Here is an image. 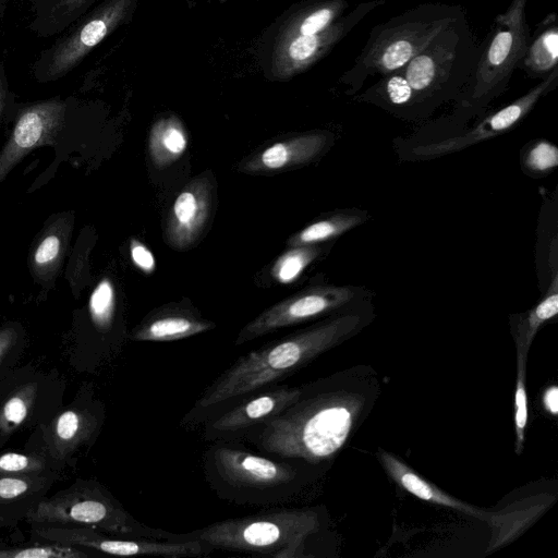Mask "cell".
Wrapping results in <instances>:
<instances>
[{"label":"cell","mask_w":558,"mask_h":558,"mask_svg":"<svg viewBox=\"0 0 558 558\" xmlns=\"http://www.w3.org/2000/svg\"><path fill=\"white\" fill-rule=\"evenodd\" d=\"M377 380L353 369L301 386L298 399L259 424L252 438L278 458L318 464L331 460L355 433L377 396Z\"/></svg>","instance_id":"cell-1"},{"label":"cell","mask_w":558,"mask_h":558,"mask_svg":"<svg viewBox=\"0 0 558 558\" xmlns=\"http://www.w3.org/2000/svg\"><path fill=\"white\" fill-rule=\"evenodd\" d=\"M366 322L365 312L343 311L240 356L203 392L194 409L207 410L292 375L359 332Z\"/></svg>","instance_id":"cell-2"},{"label":"cell","mask_w":558,"mask_h":558,"mask_svg":"<svg viewBox=\"0 0 558 558\" xmlns=\"http://www.w3.org/2000/svg\"><path fill=\"white\" fill-rule=\"evenodd\" d=\"M463 10L445 3H423L376 25L342 77L348 93L355 95L373 75L402 70Z\"/></svg>","instance_id":"cell-3"},{"label":"cell","mask_w":558,"mask_h":558,"mask_svg":"<svg viewBox=\"0 0 558 558\" xmlns=\"http://www.w3.org/2000/svg\"><path fill=\"white\" fill-rule=\"evenodd\" d=\"M319 526V514L313 509L279 508L215 522L183 536L213 549L296 558L305 556V542Z\"/></svg>","instance_id":"cell-4"},{"label":"cell","mask_w":558,"mask_h":558,"mask_svg":"<svg viewBox=\"0 0 558 558\" xmlns=\"http://www.w3.org/2000/svg\"><path fill=\"white\" fill-rule=\"evenodd\" d=\"M248 450L214 445L204 452V474L215 493L238 505L288 500L303 484L298 464Z\"/></svg>","instance_id":"cell-5"},{"label":"cell","mask_w":558,"mask_h":558,"mask_svg":"<svg viewBox=\"0 0 558 558\" xmlns=\"http://www.w3.org/2000/svg\"><path fill=\"white\" fill-rule=\"evenodd\" d=\"M464 13L444 27L401 70L411 85L422 118L456 100L466 86L480 58Z\"/></svg>","instance_id":"cell-6"},{"label":"cell","mask_w":558,"mask_h":558,"mask_svg":"<svg viewBox=\"0 0 558 558\" xmlns=\"http://www.w3.org/2000/svg\"><path fill=\"white\" fill-rule=\"evenodd\" d=\"M527 0H512L508 9L498 14L481 46L476 66L459 97L456 116H481L487 106L508 87L513 71L519 68L531 35L526 23Z\"/></svg>","instance_id":"cell-7"},{"label":"cell","mask_w":558,"mask_h":558,"mask_svg":"<svg viewBox=\"0 0 558 558\" xmlns=\"http://www.w3.org/2000/svg\"><path fill=\"white\" fill-rule=\"evenodd\" d=\"M367 294L365 289L354 286L307 287L266 308L243 326L234 345L328 314L348 311L363 302Z\"/></svg>","instance_id":"cell-8"},{"label":"cell","mask_w":558,"mask_h":558,"mask_svg":"<svg viewBox=\"0 0 558 558\" xmlns=\"http://www.w3.org/2000/svg\"><path fill=\"white\" fill-rule=\"evenodd\" d=\"M558 70L532 87L527 93L507 106L482 118L471 129L459 134L413 146L409 150L411 160L425 161L466 149L478 143L499 136L518 125L549 92L556 88Z\"/></svg>","instance_id":"cell-9"},{"label":"cell","mask_w":558,"mask_h":558,"mask_svg":"<svg viewBox=\"0 0 558 558\" xmlns=\"http://www.w3.org/2000/svg\"><path fill=\"white\" fill-rule=\"evenodd\" d=\"M213 181L202 173L177 195L169 210L165 236L177 251L191 248L203 234L213 208Z\"/></svg>","instance_id":"cell-10"},{"label":"cell","mask_w":558,"mask_h":558,"mask_svg":"<svg viewBox=\"0 0 558 558\" xmlns=\"http://www.w3.org/2000/svg\"><path fill=\"white\" fill-rule=\"evenodd\" d=\"M333 135L311 131L278 140L252 154L241 163L246 173H275L308 165L323 156L332 145Z\"/></svg>","instance_id":"cell-11"},{"label":"cell","mask_w":558,"mask_h":558,"mask_svg":"<svg viewBox=\"0 0 558 558\" xmlns=\"http://www.w3.org/2000/svg\"><path fill=\"white\" fill-rule=\"evenodd\" d=\"M300 387H272L256 393L209 422L204 430L207 440L231 438L270 420L292 404Z\"/></svg>","instance_id":"cell-12"},{"label":"cell","mask_w":558,"mask_h":558,"mask_svg":"<svg viewBox=\"0 0 558 558\" xmlns=\"http://www.w3.org/2000/svg\"><path fill=\"white\" fill-rule=\"evenodd\" d=\"M130 0H112L71 34L53 52L47 73L54 77L76 65L123 19Z\"/></svg>","instance_id":"cell-13"},{"label":"cell","mask_w":558,"mask_h":558,"mask_svg":"<svg viewBox=\"0 0 558 558\" xmlns=\"http://www.w3.org/2000/svg\"><path fill=\"white\" fill-rule=\"evenodd\" d=\"M63 113L64 105L50 100L27 108L20 116L12 137L0 155V181L27 151L56 132Z\"/></svg>","instance_id":"cell-14"},{"label":"cell","mask_w":558,"mask_h":558,"mask_svg":"<svg viewBox=\"0 0 558 558\" xmlns=\"http://www.w3.org/2000/svg\"><path fill=\"white\" fill-rule=\"evenodd\" d=\"M216 328L191 306L169 304L150 312L131 331L130 339L144 342H172Z\"/></svg>","instance_id":"cell-15"},{"label":"cell","mask_w":558,"mask_h":558,"mask_svg":"<svg viewBox=\"0 0 558 558\" xmlns=\"http://www.w3.org/2000/svg\"><path fill=\"white\" fill-rule=\"evenodd\" d=\"M377 458L392 481L418 499L464 512L483 521L486 520L488 512L447 494L445 490L421 476L395 454L379 449L377 451Z\"/></svg>","instance_id":"cell-16"},{"label":"cell","mask_w":558,"mask_h":558,"mask_svg":"<svg viewBox=\"0 0 558 558\" xmlns=\"http://www.w3.org/2000/svg\"><path fill=\"white\" fill-rule=\"evenodd\" d=\"M355 99L377 106L401 119H423L415 94L401 70L381 75L375 84L356 95Z\"/></svg>","instance_id":"cell-17"},{"label":"cell","mask_w":558,"mask_h":558,"mask_svg":"<svg viewBox=\"0 0 558 558\" xmlns=\"http://www.w3.org/2000/svg\"><path fill=\"white\" fill-rule=\"evenodd\" d=\"M558 313V270L551 268L549 286L538 302L523 313L510 315V330L515 347V356L527 359L529 351L538 330Z\"/></svg>","instance_id":"cell-18"},{"label":"cell","mask_w":558,"mask_h":558,"mask_svg":"<svg viewBox=\"0 0 558 558\" xmlns=\"http://www.w3.org/2000/svg\"><path fill=\"white\" fill-rule=\"evenodd\" d=\"M548 499L523 500L520 505L505 508L496 513H487L486 522L492 529L487 553L499 549L515 539L546 509Z\"/></svg>","instance_id":"cell-19"},{"label":"cell","mask_w":558,"mask_h":558,"mask_svg":"<svg viewBox=\"0 0 558 558\" xmlns=\"http://www.w3.org/2000/svg\"><path fill=\"white\" fill-rule=\"evenodd\" d=\"M558 25L557 14H548L530 38L525 54L519 65L531 76L545 77L557 69Z\"/></svg>","instance_id":"cell-20"},{"label":"cell","mask_w":558,"mask_h":558,"mask_svg":"<svg viewBox=\"0 0 558 558\" xmlns=\"http://www.w3.org/2000/svg\"><path fill=\"white\" fill-rule=\"evenodd\" d=\"M368 218L369 214L365 210H337L312 221L305 228L292 234L288 239L287 245L290 247L329 242L365 223Z\"/></svg>","instance_id":"cell-21"},{"label":"cell","mask_w":558,"mask_h":558,"mask_svg":"<svg viewBox=\"0 0 558 558\" xmlns=\"http://www.w3.org/2000/svg\"><path fill=\"white\" fill-rule=\"evenodd\" d=\"M187 145L186 130L177 117L160 118L151 125L148 153L156 167L165 168L177 161L185 153Z\"/></svg>","instance_id":"cell-22"},{"label":"cell","mask_w":558,"mask_h":558,"mask_svg":"<svg viewBox=\"0 0 558 558\" xmlns=\"http://www.w3.org/2000/svg\"><path fill=\"white\" fill-rule=\"evenodd\" d=\"M325 248L322 244L290 246L271 266L272 279L280 284L294 282L314 260L324 254Z\"/></svg>","instance_id":"cell-23"},{"label":"cell","mask_w":558,"mask_h":558,"mask_svg":"<svg viewBox=\"0 0 558 558\" xmlns=\"http://www.w3.org/2000/svg\"><path fill=\"white\" fill-rule=\"evenodd\" d=\"M521 165L531 175H545L558 166V149L546 140L534 141L525 147Z\"/></svg>","instance_id":"cell-24"},{"label":"cell","mask_w":558,"mask_h":558,"mask_svg":"<svg viewBox=\"0 0 558 558\" xmlns=\"http://www.w3.org/2000/svg\"><path fill=\"white\" fill-rule=\"evenodd\" d=\"M116 312V292L110 279L104 278L89 298V313L98 329L107 331L112 326Z\"/></svg>","instance_id":"cell-25"},{"label":"cell","mask_w":558,"mask_h":558,"mask_svg":"<svg viewBox=\"0 0 558 558\" xmlns=\"http://www.w3.org/2000/svg\"><path fill=\"white\" fill-rule=\"evenodd\" d=\"M526 361L527 359L517 357L514 389V451L517 454L523 451L527 425Z\"/></svg>","instance_id":"cell-26"},{"label":"cell","mask_w":558,"mask_h":558,"mask_svg":"<svg viewBox=\"0 0 558 558\" xmlns=\"http://www.w3.org/2000/svg\"><path fill=\"white\" fill-rule=\"evenodd\" d=\"M15 557V558H49V557H75L84 556L80 553H72L69 548L45 546V547H33L17 550L15 553H0V557Z\"/></svg>","instance_id":"cell-27"},{"label":"cell","mask_w":558,"mask_h":558,"mask_svg":"<svg viewBox=\"0 0 558 558\" xmlns=\"http://www.w3.org/2000/svg\"><path fill=\"white\" fill-rule=\"evenodd\" d=\"M130 256L133 264L143 272L150 275L155 271L156 259L150 250L140 240L132 239L130 242Z\"/></svg>","instance_id":"cell-28"},{"label":"cell","mask_w":558,"mask_h":558,"mask_svg":"<svg viewBox=\"0 0 558 558\" xmlns=\"http://www.w3.org/2000/svg\"><path fill=\"white\" fill-rule=\"evenodd\" d=\"M59 252L60 239L54 234L48 235L38 245L34 260L37 265H47L58 257Z\"/></svg>","instance_id":"cell-29"},{"label":"cell","mask_w":558,"mask_h":558,"mask_svg":"<svg viewBox=\"0 0 558 558\" xmlns=\"http://www.w3.org/2000/svg\"><path fill=\"white\" fill-rule=\"evenodd\" d=\"M80 428V416L73 411H65L57 422V434L63 440H69Z\"/></svg>","instance_id":"cell-30"},{"label":"cell","mask_w":558,"mask_h":558,"mask_svg":"<svg viewBox=\"0 0 558 558\" xmlns=\"http://www.w3.org/2000/svg\"><path fill=\"white\" fill-rule=\"evenodd\" d=\"M4 417L14 424H20L27 414V408L21 398H11L3 408Z\"/></svg>","instance_id":"cell-31"},{"label":"cell","mask_w":558,"mask_h":558,"mask_svg":"<svg viewBox=\"0 0 558 558\" xmlns=\"http://www.w3.org/2000/svg\"><path fill=\"white\" fill-rule=\"evenodd\" d=\"M27 489V484L20 478H1L0 497L10 499L22 495Z\"/></svg>","instance_id":"cell-32"},{"label":"cell","mask_w":558,"mask_h":558,"mask_svg":"<svg viewBox=\"0 0 558 558\" xmlns=\"http://www.w3.org/2000/svg\"><path fill=\"white\" fill-rule=\"evenodd\" d=\"M28 465V458L20 453H5L0 457V469L4 471H21Z\"/></svg>","instance_id":"cell-33"},{"label":"cell","mask_w":558,"mask_h":558,"mask_svg":"<svg viewBox=\"0 0 558 558\" xmlns=\"http://www.w3.org/2000/svg\"><path fill=\"white\" fill-rule=\"evenodd\" d=\"M545 409L553 415L558 412V390L556 386H550L544 393Z\"/></svg>","instance_id":"cell-34"},{"label":"cell","mask_w":558,"mask_h":558,"mask_svg":"<svg viewBox=\"0 0 558 558\" xmlns=\"http://www.w3.org/2000/svg\"><path fill=\"white\" fill-rule=\"evenodd\" d=\"M86 0H62V4L69 10L81 7Z\"/></svg>","instance_id":"cell-35"},{"label":"cell","mask_w":558,"mask_h":558,"mask_svg":"<svg viewBox=\"0 0 558 558\" xmlns=\"http://www.w3.org/2000/svg\"><path fill=\"white\" fill-rule=\"evenodd\" d=\"M3 104H4V86H3L2 80L0 78V114H1V111L3 108Z\"/></svg>","instance_id":"cell-36"}]
</instances>
